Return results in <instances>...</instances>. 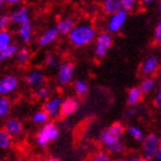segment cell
I'll list each match as a JSON object with an SVG mask.
<instances>
[{"mask_svg":"<svg viewBox=\"0 0 161 161\" xmlns=\"http://www.w3.org/2000/svg\"><path fill=\"white\" fill-rule=\"evenodd\" d=\"M97 36L93 25L87 21H82L76 23L74 29L68 35V40L75 47H85L96 42Z\"/></svg>","mask_w":161,"mask_h":161,"instance_id":"1","label":"cell"},{"mask_svg":"<svg viewBox=\"0 0 161 161\" xmlns=\"http://www.w3.org/2000/svg\"><path fill=\"white\" fill-rule=\"evenodd\" d=\"M59 129L55 125L53 121H48L47 123H45L44 125L40 127V129L37 131V135H36V144L42 148L47 147L48 145L54 142L55 139H58L59 137Z\"/></svg>","mask_w":161,"mask_h":161,"instance_id":"2","label":"cell"},{"mask_svg":"<svg viewBox=\"0 0 161 161\" xmlns=\"http://www.w3.org/2000/svg\"><path fill=\"white\" fill-rule=\"evenodd\" d=\"M125 131H127V129L123 125V123L114 122V123H112L111 125H108L107 128H105L104 130L101 131L100 136H99V142H100L101 145L107 147L108 145L121 141V138H122Z\"/></svg>","mask_w":161,"mask_h":161,"instance_id":"3","label":"cell"},{"mask_svg":"<svg viewBox=\"0 0 161 161\" xmlns=\"http://www.w3.org/2000/svg\"><path fill=\"white\" fill-rule=\"evenodd\" d=\"M161 146L160 138L157 134L151 132L145 136L142 142V157L145 161H150L155 158V154Z\"/></svg>","mask_w":161,"mask_h":161,"instance_id":"4","label":"cell"},{"mask_svg":"<svg viewBox=\"0 0 161 161\" xmlns=\"http://www.w3.org/2000/svg\"><path fill=\"white\" fill-rule=\"evenodd\" d=\"M113 45V36L109 32H100L94 42L93 53L97 59H104Z\"/></svg>","mask_w":161,"mask_h":161,"instance_id":"5","label":"cell"},{"mask_svg":"<svg viewBox=\"0 0 161 161\" xmlns=\"http://www.w3.org/2000/svg\"><path fill=\"white\" fill-rule=\"evenodd\" d=\"M75 76V66L70 61H64L58 67L57 70V83L60 86H66L73 82Z\"/></svg>","mask_w":161,"mask_h":161,"instance_id":"6","label":"cell"},{"mask_svg":"<svg viewBox=\"0 0 161 161\" xmlns=\"http://www.w3.org/2000/svg\"><path fill=\"white\" fill-rule=\"evenodd\" d=\"M127 19L128 12H125L124 9L109 16L107 19V22H106V30H107V32H109L111 35L119 34L122 30V28L124 27V24L127 22Z\"/></svg>","mask_w":161,"mask_h":161,"instance_id":"7","label":"cell"},{"mask_svg":"<svg viewBox=\"0 0 161 161\" xmlns=\"http://www.w3.org/2000/svg\"><path fill=\"white\" fill-rule=\"evenodd\" d=\"M24 82H25L28 87H30L32 90H37L39 87L45 86L46 75L39 68H34V69L28 71V74L25 75V78H24Z\"/></svg>","mask_w":161,"mask_h":161,"instance_id":"8","label":"cell"},{"mask_svg":"<svg viewBox=\"0 0 161 161\" xmlns=\"http://www.w3.org/2000/svg\"><path fill=\"white\" fill-rule=\"evenodd\" d=\"M160 66V59L158 55L152 54L145 58L139 67V74L144 77H152V75L155 74Z\"/></svg>","mask_w":161,"mask_h":161,"instance_id":"9","label":"cell"},{"mask_svg":"<svg viewBox=\"0 0 161 161\" xmlns=\"http://www.w3.org/2000/svg\"><path fill=\"white\" fill-rule=\"evenodd\" d=\"M62 101L64 99H61L58 96H52L50 99L44 101L43 104V111H45L48 114L50 119H55L61 116V107H62Z\"/></svg>","mask_w":161,"mask_h":161,"instance_id":"10","label":"cell"},{"mask_svg":"<svg viewBox=\"0 0 161 161\" xmlns=\"http://www.w3.org/2000/svg\"><path fill=\"white\" fill-rule=\"evenodd\" d=\"M19 87V78L15 75H5L0 80V94L1 97H7L13 93Z\"/></svg>","mask_w":161,"mask_h":161,"instance_id":"11","label":"cell"},{"mask_svg":"<svg viewBox=\"0 0 161 161\" xmlns=\"http://www.w3.org/2000/svg\"><path fill=\"white\" fill-rule=\"evenodd\" d=\"M3 129H5V130H6L13 138L20 137L24 131V127H23L22 121H21L20 119L14 118V116L8 118L6 121H5Z\"/></svg>","mask_w":161,"mask_h":161,"instance_id":"12","label":"cell"},{"mask_svg":"<svg viewBox=\"0 0 161 161\" xmlns=\"http://www.w3.org/2000/svg\"><path fill=\"white\" fill-rule=\"evenodd\" d=\"M80 99L78 97H67L62 101L61 107V116H71L80 109Z\"/></svg>","mask_w":161,"mask_h":161,"instance_id":"13","label":"cell"},{"mask_svg":"<svg viewBox=\"0 0 161 161\" xmlns=\"http://www.w3.org/2000/svg\"><path fill=\"white\" fill-rule=\"evenodd\" d=\"M59 31L55 27L47 28L46 30L42 32L39 37L37 38V44L39 47H46L50 46L51 44H53L59 37Z\"/></svg>","mask_w":161,"mask_h":161,"instance_id":"14","label":"cell"},{"mask_svg":"<svg viewBox=\"0 0 161 161\" xmlns=\"http://www.w3.org/2000/svg\"><path fill=\"white\" fill-rule=\"evenodd\" d=\"M10 19H12V24L20 27L30 21V12L28 9V7L22 6L10 13Z\"/></svg>","mask_w":161,"mask_h":161,"instance_id":"15","label":"cell"},{"mask_svg":"<svg viewBox=\"0 0 161 161\" xmlns=\"http://www.w3.org/2000/svg\"><path fill=\"white\" fill-rule=\"evenodd\" d=\"M17 36L24 45H29L34 38V24L31 21L17 27Z\"/></svg>","mask_w":161,"mask_h":161,"instance_id":"16","label":"cell"},{"mask_svg":"<svg viewBox=\"0 0 161 161\" xmlns=\"http://www.w3.org/2000/svg\"><path fill=\"white\" fill-rule=\"evenodd\" d=\"M101 9H103L104 14L112 16V15L121 12L123 8H122L121 0H104L101 3Z\"/></svg>","mask_w":161,"mask_h":161,"instance_id":"17","label":"cell"},{"mask_svg":"<svg viewBox=\"0 0 161 161\" xmlns=\"http://www.w3.org/2000/svg\"><path fill=\"white\" fill-rule=\"evenodd\" d=\"M75 25H76V23L71 17H64V19H60L58 21L57 24H55V28L58 29L60 35L68 36L71 32V30L74 29Z\"/></svg>","mask_w":161,"mask_h":161,"instance_id":"18","label":"cell"},{"mask_svg":"<svg viewBox=\"0 0 161 161\" xmlns=\"http://www.w3.org/2000/svg\"><path fill=\"white\" fill-rule=\"evenodd\" d=\"M143 92L141 91L139 86H132L129 89L127 93V104L130 106V107H137L139 103L143 99Z\"/></svg>","mask_w":161,"mask_h":161,"instance_id":"19","label":"cell"},{"mask_svg":"<svg viewBox=\"0 0 161 161\" xmlns=\"http://www.w3.org/2000/svg\"><path fill=\"white\" fill-rule=\"evenodd\" d=\"M73 89H74V92L77 97H80V98L85 97V96L87 94V92H89V84H87L84 80L77 78V80H74Z\"/></svg>","mask_w":161,"mask_h":161,"instance_id":"20","label":"cell"},{"mask_svg":"<svg viewBox=\"0 0 161 161\" xmlns=\"http://www.w3.org/2000/svg\"><path fill=\"white\" fill-rule=\"evenodd\" d=\"M19 50H20V47L17 46V44L13 43L10 46L7 47L6 50H3L0 52V60L6 61V60L12 59V58H15L17 52H19Z\"/></svg>","mask_w":161,"mask_h":161,"instance_id":"21","label":"cell"},{"mask_svg":"<svg viewBox=\"0 0 161 161\" xmlns=\"http://www.w3.org/2000/svg\"><path fill=\"white\" fill-rule=\"evenodd\" d=\"M106 148V152H107L108 154L111 155H119V154H122L124 151H125V144H124V142L121 139L119 142H115L113 144L108 145Z\"/></svg>","mask_w":161,"mask_h":161,"instance_id":"22","label":"cell"},{"mask_svg":"<svg viewBox=\"0 0 161 161\" xmlns=\"http://www.w3.org/2000/svg\"><path fill=\"white\" fill-rule=\"evenodd\" d=\"M155 87V80L153 77H145L142 80L141 84H139V89L143 92V94H148L151 93L152 91L154 90Z\"/></svg>","mask_w":161,"mask_h":161,"instance_id":"23","label":"cell"},{"mask_svg":"<svg viewBox=\"0 0 161 161\" xmlns=\"http://www.w3.org/2000/svg\"><path fill=\"white\" fill-rule=\"evenodd\" d=\"M30 55H31V53H30V51H29V48L23 46L19 50L16 57H15V60H16L17 64L23 66V64H28V61L30 60Z\"/></svg>","mask_w":161,"mask_h":161,"instance_id":"24","label":"cell"},{"mask_svg":"<svg viewBox=\"0 0 161 161\" xmlns=\"http://www.w3.org/2000/svg\"><path fill=\"white\" fill-rule=\"evenodd\" d=\"M127 132L134 141L136 142H143L145 138V135L143 132L141 128H138L137 125H128Z\"/></svg>","mask_w":161,"mask_h":161,"instance_id":"25","label":"cell"},{"mask_svg":"<svg viewBox=\"0 0 161 161\" xmlns=\"http://www.w3.org/2000/svg\"><path fill=\"white\" fill-rule=\"evenodd\" d=\"M12 40H13V37L9 30H0V52L10 46L13 44Z\"/></svg>","mask_w":161,"mask_h":161,"instance_id":"26","label":"cell"},{"mask_svg":"<svg viewBox=\"0 0 161 161\" xmlns=\"http://www.w3.org/2000/svg\"><path fill=\"white\" fill-rule=\"evenodd\" d=\"M12 103L7 97L0 98V119H6L9 115Z\"/></svg>","mask_w":161,"mask_h":161,"instance_id":"27","label":"cell"},{"mask_svg":"<svg viewBox=\"0 0 161 161\" xmlns=\"http://www.w3.org/2000/svg\"><path fill=\"white\" fill-rule=\"evenodd\" d=\"M32 122L36 124H42L44 125L45 123H47L48 121H50V116L47 114L46 112L43 111V109H40V111L35 112L34 114H32V118H31Z\"/></svg>","mask_w":161,"mask_h":161,"instance_id":"28","label":"cell"},{"mask_svg":"<svg viewBox=\"0 0 161 161\" xmlns=\"http://www.w3.org/2000/svg\"><path fill=\"white\" fill-rule=\"evenodd\" d=\"M12 139H13V137L5 129H1V131H0V148L1 150L9 148L12 145Z\"/></svg>","mask_w":161,"mask_h":161,"instance_id":"29","label":"cell"},{"mask_svg":"<svg viewBox=\"0 0 161 161\" xmlns=\"http://www.w3.org/2000/svg\"><path fill=\"white\" fill-rule=\"evenodd\" d=\"M51 89L48 86H42L37 90H35L34 97L37 100H47L51 98Z\"/></svg>","mask_w":161,"mask_h":161,"instance_id":"30","label":"cell"},{"mask_svg":"<svg viewBox=\"0 0 161 161\" xmlns=\"http://www.w3.org/2000/svg\"><path fill=\"white\" fill-rule=\"evenodd\" d=\"M44 64H45V67L50 68V69H52V68H58L59 66H60L58 59L54 57L53 54H51V53L46 54L45 60H44Z\"/></svg>","mask_w":161,"mask_h":161,"instance_id":"31","label":"cell"},{"mask_svg":"<svg viewBox=\"0 0 161 161\" xmlns=\"http://www.w3.org/2000/svg\"><path fill=\"white\" fill-rule=\"evenodd\" d=\"M10 24H12L10 14H8V13L0 14V29H1V30H8V28H9Z\"/></svg>","mask_w":161,"mask_h":161,"instance_id":"32","label":"cell"},{"mask_svg":"<svg viewBox=\"0 0 161 161\" xmlns=\"http://www.w3.org/2000/svg\"><path fill=\"white\" fill-rule=\"evenodd\" d=\"M90 161H113L111 158V154H108L106 151H99L96 152Z\"/></svg>","mask_w":161,"mask_h":161,"instance_id":"33","label":"cell"},{"mask_svg":"<svg viewBox=\"0 0 161 161\" xmlns=\"http://www.w3.org/2000/svg\"><path fill=\"white\" fill-rule=\"evenodd\" d=\"M153 40H154L155 44L161 45V17L155 24L154 32H153Z\"/></svg>","mask_w":161,"mask_h":161,"instance_id":"34","label":"cell"},{"mask_svg":"<svg viewBox=\"0 0 161 161\" xmlns=\"http://www.w3.org/2000/svg\"><path fill=\"white\" fill-rule=\"evenodd\" d=\"M153 104H154L155 107L161 111V83L158 86V89H157V91H155L154 99H153Z\"/></svg>","mask_w":161,"mask_h":161,"instance_id":"35","label":"cell"},{"mask_svg":"<svg viewBox=\"0 0 161 161\" xmlns=\"http://www.w3.org/2000/svg\"><path fill=\"white\" fill-rule=\"evenodd\" d=\"M118 161H144V159H143L142 155L134 154V155H127V157L120 158Z\"/></svg>","mask_w":161,"mask_h":161,"instance_id":"36","label":"cell"},{"mask_svg":"<svg viewBox=\"0 0 161 161\" xmlns=\"http://www.w3.org/2000/svg\"><path fill=\"white\" fill-rule=\"evenodd\" d=\"M3 1H5V3L8 5V6H15L17 3H20L22 0H3Z\"/></svg>","mask_w":161,"mask_h":161,"instance_id":"37","label":"cell"},{"mask_svg":"<svg viewBox=\"0 0 161 161\" xmlns=\"http://www.w3.org/2000/svg\"><path fill=\"white\" fill-rule=\"evenodd\" d=\"M135 114H136V109H135L134 107H131V109L129 112H128L127 115H125V118H127V119H130V118H132V116H134Z\"/></svg>","mask_w":161,"mask_h":161,"instance_id":"38","label":"cell"},{"mask_svg":"<svg viewBox=\"0 0 161 161\" xmlns=\"http://www.w3.org/2000/svg\"><path fill=\"white\" fill-rule=\"evenodd\" d=\"M155 160L157 161H161V146H160V148L158 150V152H157V154H155Z\"/></svg>","mask_w":161,"mask_h":161,"instance_id":"39","label":"cell"},{"mask_svg":"<svg viewBox=\"0 0 161 161\" xmlns=\"http://www.w3.org/2000/svg\"><path fill=\"white\" fill-rule=\"evenodd\" d=\"M142 3H144V5H150V3H154V1H157V0H141Z\"/></svg>","mask_w":161,"mask_h":161,"instance_id":"40","label":"cell"},{"mask_svg":"<svg viewBox=\"0 0 161 161\" xmlns=\"http://www.w3.org/2000/svg\"><path fill=\"white\" fill-rule=\"evenodd\" d=\"M157 9H158V13L161 15V0H158V5H157Z\"/></svg>","mask_w":161,"mask_h":161,"instance_id":"41","label":"cell"},{"mask_svg":"<svg viewBox=\"0 0 161 161\" xmlns=\"http://www.w3.org/2000/svg\"><path fill=\"white\" fill-rule=\"evenodd\" d=\"M47 160L48 161H60L58 158H54V157H51V158H48Z\"/></svg>","mask_w":161,"mask_h":161,"instance_id":"42","label":"cell"},{"mask_svg":"<svg viewBox=\"0 0 161 161\" xmlns=\"http://www.w3.org/2000/svg\"><path fill=\"white\" fill-rule=\"evenodd\" d=\"M3 5H6V3H5V1H3V0H0V7H1V8H3Z\"/></svg>","mask_w":161,"mask_h":161,"instance_id":"43","label":"cell"},{"mask_svg":"<svg viewBox=\"0 0 161 161\" xmlns=\"http://www.w3.org/2000/svg\"><path fill=\"white\" fill-rule=\"evenodd\" d=\"M13 161H25L24 159H22V158H16V159H14Z\"/></svg>","mask_w":161,"mask_h":161,"instance_id":"44","label":"cell"},{"mask_svg":"<svg viewBox=\"0 0 161 161\" xmlns=\"http://www.w3.org/2000/svg\"><path fill=\"white\" fill-rule=\"evenodd\" d=\"M40 161H48V160H40Z\"/></svg>","mask_w":161,"mask_h":161,"instance_id":"45","label":"cell"},{"mask_svg":"<svg viewBox=\"0 0 161 161\" xmlns=\"http://www.w3.org/2000/svg\"><path fill=\"white\" fill-rule=\"evenodd\" d=\"M101 1H104V0H101Z\"/></svg>","mask_w":161,"mask_h":161,"instance_id":"46","label":"cell"}]
</instances>
